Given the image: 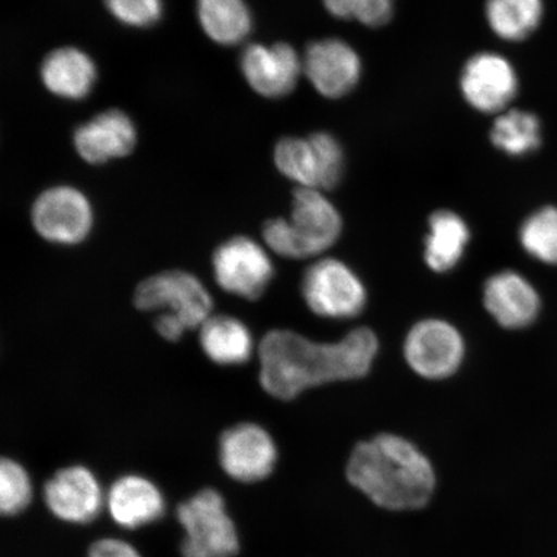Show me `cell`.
I'll use <instances>...</instances> for the list:
<instances>
[{"instance_id":"27","label":"cell","mask_w":557,"mask_h":557,"mask_svg":"<svg viewBox=\"0 0 557 557\" xmlns=\"http://www.w3.org/2000/svg\"><path fill=\"white\" fill-rule=\"evenodd\" d=\"M323 4L336 18L381 27L392 20L395 0H323Z\"/></svg>"},{"instance_id":"1","label":"cell","mask_w":557,"mask_h":557,"mask_svg":"<svg viewBox=\"0 0 557 557\" xmlns=\"http://www.w3.org/2000/svg\"><path fill=\"white\" fill-rule=\"evenodd\" d=\"M379 351V339L358 329L336 344H318L294 331L264 334L259 346L260 383L264 393L292 400L305 389L334 381L363 377Z\"/></svg>"},{"instance_id":"18","label":"cell","mask_w":557,"mask_h":557,"mask_svg":"<svg viewBox=\"0 0 557 557\" xmlns=\"http://www.w3.org/2000/svg\"><path fill=\"white\" fill-rule=\"evenodd\" d=\"M107 506L111 519L125 529L152 524L165 511L163 493L158 485L136 473L115 480L108 492Z\"/></svg>"},{"instance_id":"30","label":"cell","mask_w":557,"mask_h":557,"mask_svg":"<svg viewBox=\"0 0 557 557\" xmlns=\"http://www.w3.org/2000/svg\"><path fill=\"white\" fill-rule=\"evenodd\" d=\"M154 325L159 336L170 343H177L187 331H190L183 320L171 312H159Z\"/></svg>"},{"instance_id":"23","label":"cell","mask_w":557,"mask_h":557,"mask_svg":"<svg viewBox=\"0 0 557 557\" xmlns=\"http://www.w3.org/2000/svg\"><path fill=\"white\" fill-rule=\"evenodd\" d=\"M485 16L494 34L508 41L524 40L539 29L542 0H486Z\"/></svg>"},{"instance_id":"14","label":"cell","mask_w":557,"mask_h":557,"mask_svg":"<svg viewBox=\"0 0 557 557\" xmlns=\"http://www.w3.org/2000/svg\"><path fill=\"white\" fill-rule=\"evenodd\" d=\"M302 66L313 88L332 100L350 94L361 76L359 54L341 39L313 41L305 52Z\"/></svg>"},{"instance_id":"7","label":"cell","mask_w":557,"mask_h":557,"mask_svg":"<svg viewBox=\"0 0 557 557\" xmlns=\"http://www.w3.org/2000/svg\"><path fill=\"white\" fill-rule=\"evenodd\" d=\"M212 271L222 290L252 301L273 281L274 263L261 244L248 236H234L215 248Z\"/></svg>"},{"instance_id":"13","label":"cell","mask_w":557,"mask_h":557,"mask_svg":"<svg viewBox=\"0 0 557 557\" xmlns=\"http://www.w3.org/2000/svg\"><path fill=\"white\" fill-rule=\"evenodd\" d=\"M45 503L55 518L69 524H89L104 504L102 487L86 466L61 469L45 485Z\"/></svg>"},{"instance_id":"5","label":"cell","mask_w":557,"mask_h":557,"mask_svg":"<svg viewBox=\"0 0 557 557\" xmlns=\"http://www.w3.org/2000/svg\"><path fill=\"white\" fill-rule=\"evenodd\" d=\"M274 159L285 177L306 189H333L344 176L343 146L326 132H317L308 138H283L276 145Z\"/></svg>"},{"instance_id":"8","label":"cell","mask_w":557,"mask_h":557,"mask_svg":"<svg viewBox=\"0 0 557 557\" xmlns=\"http://www.w3.org/2000/svg\"><path fill=\"white\" fill-rule=\"evenodd\" d=\"M302 296L309 309L329 319H350L363 311L367 292L363 283L344 262L319 260L306 270Z\"/></svg>"},{"instance_id":"12","label":"cell","mask_w":557,"mask_h":557,"mask_svg":"<svg viewBox=\"0 0 557 557\" xmlns=\"http://www.w3.org/2000/svg\"><path fill=\"white\" fill-rule=\"evenodd\" d=\"M459 86L470 107L483 114H500L517 97L519 79L504 55L483 52L466 62Z\"/></svg>"},{"instance_id":"9","label":"cell","mask_w":557,"mask_h":557,"mask_svg":"<svg viewBox=\"0 0 557 557\" xmlns=\"http://www.w3.org/2000/svg\"><path fill=\"white\" fill-rule=\"evenodd\" d=\"M32 222L41 239L58 246H76L92 232L94 208L75 187H52L35 200Z\"/></svg>"},{"instance_id":"6","label":"cell","mask_w":557,"mask_h":557,"mask_svg":"<svg viewBox=\"0 0 557 557\" xmlns=\"http://www.w3.org/2000/svg\"><path fill=\"white\" fill-rule=\"evenodd\" d=\"M134 302L145 312H171L199 330L213 315V297L198 276L184 270H166L144 278L135 290Z\"/></svg>"},{"instance_id":"4","label":"cell","mask_w":557,"mask_h":557,"mask_svg":"<svg viewBox=\"0 0 557 557\" xmlns=\"http://www.w3.org/2000/svg\"><path fill=\"white\" fill-rule=\"evenodd\" d=\"M177 519L185 537L181 543L183 557H235L239 552V534L230 517L224 497L206 490L177 508Z\"/></svg>"},{"instance_id":"17","label":"cell","mask_w":557,"mask_h":557,"mask_svg":"<svg viewBox=\"0 0 557 557\" xmlns=\"http://www.w3.org/2000/svg\"><path fill=\"white\" fill-rule=\"evenodd\" d=\"M484 305L499 325L508 330L525 329L539 317L541 299L524 276L504 271L486 282Z\"/></svg>"},{"instance_id":"29","label":"cell","mask_w":557,"mask_h":557,"mask_svg":"<svg viewBox=\"0 0 557 557\" xmlns=\"http://www.w3.org/2000/svg\"><path fill=\"white\" fill-rule=\"evenodd\" d=\"M87 557H141V555L127 542L102 539L89 547Z\"/></svg>"},{"instance_id":"26","label":"cell","mask_w":557,"mask_h":557,"mask_svg":"<svg viewBox=\"0 0 557 557\" xmlns=\"http://www.w3.org/2000/svg\"><path fill=\"white\" fill-rule=\"evenodd\" d=\"M33 483L29 472L12 458L0 463V510L7 517H15L30 505Z\"/></svg>"},{"instance_id":"11","label":"cell","mask_w":557,"mask_h":557,"mask_svg":"<svg viewBox=\"0 0 557 557\" xmlns=\"http://www.w3.org/2000/svg\"><path fill=\"white\" fill-rule=\"evenodd\" d=\"M404 354L410 368L422 377L447 379L462 363L463 338L455 326L443 320H423L409 332Z\"/></svg>"},{"instance_id":"10","label":"cell","mask_w":557,"mask_h":557,"mask_svg":"<svg viewBox=\"0 0 557 557\" xmlns=\"http://www.w3.org/2000/svg\"><path fill=\"white\" fill-rule=\"evenodd\" d=\"M219 461L236 482H261L271 475L277 461L274 438L260 424H234L220 436Z\"/></svg>"},{"instance_id":"19","label":"cell","mask_w":557,"mask_h":557,"mask_svg":"<svg viewBox=\"0 0 557 557\" xmlns=\"http://www.w3.org/2000/svg\"><path fill=\"white\" fill-rule=\"evenodd\" d=\"M40 75L53 95L66 100H82L95 86L97 69L86 52L67 47L48 54Z\"/></svg>"},{"instance_id":"28","label":"cell","mask_w":557,"mask_h":557,"mask_svg":"<svg viewBox=\"0 0 557 557\" xmlns=\"http://www.w3.org/2000/svg\"><path fill=\"white\" fill-rule=\"evenodd\" d=\"M117 21L132 27H148L158 23L163 13V0H104Z\"/></svg>"},{"instance_id":"21","label":"cell","mask_w":557,"mask_h":557,"mask_svg":"<svg viewBox=\"0 0 557 557\" xmlns=\"http://www.w3.org/2000/svg\"><path fill=\"white\" fill-rule=\"evenodd\" d=\"M469 240V226L458 214L450 211L435 212L429 221L424 260L436 273H447L461 261Z\"/></svg>"},{"instance_id":"25","label":"cell","mask_w":557,"mask_h":557,"mask_svg":"<svg viewBox=\"0 0 557 557\" xmlns=\"http://www.w3.org/2000/svg\"><path fill=\"white\" fill-rule=\"evenodd\" d=\"M520 242L535 260L557 264V208L545 207L529 215L520 228Z\"/></svg>"},{"instance_id":"24","label":"cell","mask_w":557,"mask_h":557,"mask_svg":"<svg viewBox=\"0 0 557 557\" xmlns=\"http://www.w3.org/2000/svg\"><path fill=\"white\" fill-rule=\"evenodd\" d=\"M491 141L510 157L531 154L542 141L539 116L522 110L504 111L492 125Z\"/></svg>"},{"instance_id":"16","label":"cell","mask_w":557,"mask_h":557,"mask_svg":"<svg viewBox=\"0 0 557 557\" xmlns=\"http://www.w3.org/2000/svg\"><path fill=\"white\" fill-rule=\"evenodd\" d=\"M137 132L134 122L120 110H109L75 131V149L90 164L128 156L135 149Z\"/></svg>"},{"instance_id":"20","label":"cell","mask_w":557,"mask_h":557,"mask_svg":"<svg viewBox=\"0 0 557 557\" xmlns=\"http://www.w3.org/2000/svg\"><path fill=\"white\" fill-rule=\"evenodd\" d=\"M199 343L206 357L214 364H246L255 352L252 332L240 319L212 315L199 329Z\"/></svg>"},{"instance_id":"15","label":"cell","mask_w":557,"mask_h":557,"mask_svg":"<svg viewBox=\"0 0 557 557\" xmlns=\"http://www.w3.org/2000/svg\"><path fill=\"white\" fill-rule=\"evenodd\" d=\"M240 67L248 85L269 99L289 95L304 73L302 60L287 44L248 46L242 53Z\"/></svg>"},{"instance_id":"22","label":"cell","mask_w":557,"mask_h":557,"mask_svg":"<svg viewBox=\"0 0 557 557\" xmlns=\"http://www.w3.org/2000/svg\"><path fill=\"white\" fill-rule=\"evenodd\" d=\"M201 27L215 44H240L252 30V15L244 0H198Z\"/></svg>"},{"instance_id":"3","label":"cell","mask_w":557,"mask_h":557,"mask_svg":"<svg viewBox=\"0 0 557 557\" xmlns=\"http://www.w3.org/2000/svg\"><path fill=\"white\" fill-rule=\"evenodd\" d=\"M343 232V219L323 191L299 187L292 214L274 219L262 230L267 247L284 259L304 260L330 249Z\"/></svg>"},{"instance_id":"2","label":"cell","mask_w":557,"mask_h":557,"mask_svg":"<svg viewBox=\"0 0 557 557\" xmlns=\"http://www.w3.org/2000/svg\"><path fill=\"white\" fill-rule=\"evenodd\" d=\"M346 475L375 505L394 511L426 506L435 490L429 459L406 438L389 434L360 443L348 459Z\"/></svg>"}]
</instances>
